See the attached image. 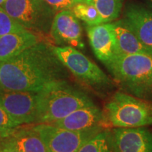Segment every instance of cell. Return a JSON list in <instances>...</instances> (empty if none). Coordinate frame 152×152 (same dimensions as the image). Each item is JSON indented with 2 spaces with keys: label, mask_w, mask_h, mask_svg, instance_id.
I'll return each instance as SVG.
<instances>
[{
  "label": "cell",
  "mask_w": 152,
  "mask_h": 152,
  "mask_svg": "<svg viewBox=\"0 0 152 152\" xmlns=\"http://www.w3.org/2000/svg\"><path fill=\"white\" fill-rule=\"evenodd\" d=\"M33 127L40 135L49 152H77L85 142L103 130L96 129L73 131L49 123H39Z\"/></svg>",
  "instance_id": "52a82bcc"
},
{
  "label": "cell",
  "mask_w": 152,
  "mask_h": 152,
  "mask_svg": "<svg viewBox=\"0 0 152 152\" xmlns=\"http://www.w3.org/2000/svg\"><path fill=\"white\" fill-rule=\"evenodd\" d=\"M1 7L23 27L45 39L50 33L56 11L45 0H5Z\"/></svg>",
  "instance_id": "5b68a950"
},
{
  "label": "cell",
  "mask_w": 152,
  "mask_h": 152,
  "mask_svg": "<svg viewBox=\"0 0 152 152\" xmlns=\"http://www.w3.org/2000/svg\"><path fill=\"white\" fill-rule=\"evenodd\" d=\"M144 2L147 5L148 8L152 10V0H144Z\"/></svg>",
  "instance_id": "cb8c5ba5"
},
{
  "label": "cell",
  "mask_w": 152,
  "mask_h": 152,
  "mask_svg": "<svg viewBox=\"0 0 152 152\" xmlns=\"http://www.w3.org/2000/svg\"><path fill=\"white\" fill-rule=\"evenodd\" d=\"M5 0H0V5H1L2 4L4 3V1Z\"/></svg>",
  "instance_id": "d4e9b609"
},
{
  "label": "cell",
  "mask_w": 152,
  "mask_h": 152,
  "mask_svg": "<svg viewBox=\"0 0 152 152\" xmlns=\"http://www.w3.org/2000/svg\"><path fill=\"white\" fill-rule=\"evenodd\" d=\"M49 34L56 45L78 48L84 47L80 23L71 10L58 11L55 15Z\"/></svg>",
  "instance_id": "9c48e42d"
},
{
  "label": "cell",
  "mask_w": 152,
  "mask_h": 152,
  "mask_svg": "<svg viewBox=\"0 0 152 152\" xmlns=\"http://www.w3.org/2000/svg\"><path fill=\"white\" fill-rule=\"evenodd\" d=\"M123 18L145 46L152 50V10L130 3L125 7Z\"/></svg>",
  "instance_id": "4fadbf2b"
},
{
  "label": "cell",
  "mask_w": 152,
  "mask_h": 152,
  "mask_svg": "<svg viewBox=\"0 0 152 152\" xmlns=\"http://www.w3.org/2000/svg\"><path fill=\"white\" fill-rule=\"evenodd\" d=\"M98 11L102 21L111 23L117 20L122 12L124 0H86Z\"/></svg>",
  "instance_id": "e0dca14e"
},
{
  "label": "cell",
  "mask_w": 152,
  "mask_h": 152,
  "mask_svg": "<svg viewBox=\"0 0 152 152\" xmlns=\"http://www.w3.org/2000/svg\"><path fill=\"white\" fill-rule=\"evenodd\" d=\"M40 42H47L42 37L28 30L1 36L0 37V61L14 58Z\"/></svg>",
  "instance_id": "5bb4252c"
},
{
  "label": "cell",
  "mask_w": 152,
  "mask_h": 152,
  "mask_svg": "<svg viewBox=\"0 0 152 152\" xmlns=\"http://www.w3.org/2000/svg\"><path fill=\"white\" fill-rule=\"evenodd\" d=\"M54 52L68 71L86 85L94 87H102L111 84V80L106 74L75 47H54Z\"/></svg>",
  "instance_id": "8992f818"
},
{
  "label": "cell",
  "mask_w": 152,
  "mask_h": 152,
  "mask_svg": "<svg viewBox=\"0 0 152 152\" xmlns=\"http://www.w3.org/2000/svg\"><path fill=\"white\" fill-rule=\"evenodd\" d=\"M5 137L20 152H49L40 135L33 126H18Z\"/></svg>",
  "instance_id": "2e32d148"
},
{
  "label": "cell",
  "mask_w": 152,
  "mask_h": 152,
  "mask_svg": "<svg viewBox=\"0 0 152 152\" xmlns=\"http://www.w3.org/2000/svg\"><path fill=\"white\" fill-rule=\"evenodd\" d=\"M66 69L54 46L40 42L14 58L0 61V88L37 92L50 83L66 80Z\"/></svg>",
  "instance_id": "6da1fadb"
},
{
  "label": "cell",
  "mask_w": 152,
  "mask_h": 152,
  "mask_svg": "<svg viewBox=\"0 0 152 152\" xmlns=\"http://www.w3.org/2000/svg\"><path fill=\"white\" fill-rule=\"evenodd\" d=\"M86 30L93 52L107 68L120 55L111 23H104L96 26H87Z\"/></svg>",
  "instance_id": "8fae6325"
},
{
  "label": "cell",
  "mask_w": 152,
  "mask_h": 152,
  "mask_svg": "<svg viewBox=\"0 0 152 152\" xmlns=\"http://www.w3.org/2000/svg\"><path fill=\"white\" fill-rule=\"evenodd\" d=\"M111 23L120 54H152L151 49L142 42L124 18L117 19Z\"/></svg>",
  "instance_id": "9a60e30c"
},
{
  "label": "cell",
  "mask_w": 152,
  "mask_h": 152,
  "mask_svg": "<svg viewBox=\"0 0 152 152\" xmlns=\"http://www.w3.org/2000/svg\"><path fill=\"white\" fill-rule=\"evenodd\" d=\"M0 152H20L6 137L0 138Z\"/></svg>",
  "instance_id": "603a6c76"
},
{
  "label": "cell",
  "mask_w": 152,
  "mask_h": 152,
  "mask_svg": "<svg viewBox=\"0 0 152 152\" xmlns=\"http://www.w3.org/2000/svg\"><path fill=\"white\" fill-rule=\"evenodd\" d=\"M77 152H116L109 130H103L85 142Z\"/></svg>",
  "instance_id": "ac0fdd59"
},
{
  "label": "cell",
  "mask_w": 152,
  "mask_h": 152,
  "mask_svg": "<svg viewBox=\"0 0 152 152\" xmlns=\"http://www.w3.org/2000/svg\"><path fill=\"white\" fill-rule=\"evenodd\" d=\"M91 104L94 103L88 95L66 80L54 82L37 92L35 124L56 122Z\"/></svg>",
  "instance_id": "7a4b0ae2"
},
{
  "label": "cell",
  "mask_w": 152,
  "mask_h": 152,
  "mask_svg": "<svg viewBox=\"0 0 152 152\" xmlns=\"http://www.w3.org/2000/svg\"><path fill=\"white\" fill-rule=\"evenodd\" d=\"M0 104L18 126L35 124L37 92L9 91L0 88Z\"/></svg>",
  "instance_id": "ba28073f"
},
{
  "label": "cell",
  "mask_w": 152,
  "mask_h": 152,
  "mask_svg": "<svg viewBox=\"0 0 152 152\" xmlns=\"http://www.w3.org/2000/svg\"><path fill=\"white\" fill-rule=\"evenodd\" d=\"M107 68L127 92L152 99V54H120Z\"/></svg>",
  "instance_id": "3957f363"
},
{
  "label": "cell",
  "mask_w": 152,
  "mask_h": 152,
  "mask_svg": "<svg viewBox=\"0 0 152 152\" xmlns=\"http://www.w3.org/2000/svg\"><path fill=\"white\" fill-rule=\"evenodd\" d=\"M26 30L27 29L11 18L7 11L0 7V37L9 33L24 31Z\"/></svg>",
  "instance_id": "ffe728a7"
},
{
  "label": "cell",
  "mask_w": 152,
  "mask_h": 152,
  "mask_svg": "<svg viewBox=\"0 0 152 152\" xmlns=\"http://www.w3.org/2000/svg\"><path fill=\"white\" fill-rule=\"evenodd\" d=\"M55 11L71 10L76 4L82 0H45Z\"/></svg>",
  "instance_id": "7402d4cb"
},
{
  "label": "cell",
  "mask_w": 152,
  "mask_h": 152,
  "mask_svg": "<svg viewBox=\"0 0 152 152\" xmlns=\"http://www.w3.org/2000/svg\"><path fill=\"white\" fill-rule=\"evenodd\" d=\"M49 124L66 130L87 131L96 129L104 130L108 123L104 111L94 104L83 106L64 118Z\"/></svg>",
  "instance_id": "7c38bea8"
},
{
  "label": "cell",
  "mask_w": 152,
  "mask_h": 152,
  "mask_svg": "<svg viewBox=\"0 0 152 152\" xmlns=\"http://www.w3.org/2000/svg\"><path fill=\"white\" fill-rule=\"evenodd\" d=\"M104 113L113 128L144 127L152 125V102L118 92L106 104Z\"/></svg>",
  "instance_id": "277c9868"
},
{
  "label": "cell",
  "mask_w": 152,
  "mask_h": 152,
  "mask_svg": "<svg viewBox=\"0 0 152 152\" xmlns=\"http://www.w3.org/2000/svg\"><path fill=\"white\" fill-rule=\"evenodd\" d=\"M18 127L0 104V138L8 136Z\"/></svg>",
  "instance_id": "44dd1931"
},
{
  "label": "cell",
  "mask_w": 152,
  "mask_h": 152,
  "mask_svg": "<svg viewBox=\"0 0 152 152\" xmlns=\"http://www.w3.org/2000/svg\"><path fill=\"white\" fill-rule=\"evenodd\" d=\"M116 152H152V132L144 127L109 130Z\"/></svg>",
  "instance_id": "30bf717a"
},
{
  "label": "cell",
  "mask_w": 152,
  "mask_h": 152,
  "mask_svg": "<svg viewBox=\"0 0 152 152\" xmlns=\"http://www.w3.org/2000/svg\"><path fill=\"white\" fill-rule=\"evenodd\" d=\"M71 11L76 18L83 20L87 26H92L103 23L96 9L86 0H82L76 4Z\"/></svg>",
  "instance_id": "d6986e66"
}]
</instances>
